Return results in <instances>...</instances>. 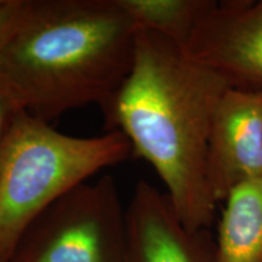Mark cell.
<instances>
[{
  "label": "cell",
  "instance_id": "6da1fadb",
  "mask_svg": "<svg viewBox=\"0 0 262 262\" xmlns=\"http://www.w3.org/2000/svg\"><path fill=\"white\" fill-rule=\"evenodd\" d=\"M231 88L224 75L193 60L175 41L137 31L130 73L101 107L106 133L123 134L133 157L153 166L191 231L210 229L215 220L206 153L215 111Z\"/></svg>",
  "mask_w": 262,
  "mask_h": 262
},
{
  "label": "cell",
  "instance_id": "8992f818",
  "mask_svg": "<svg viewBox=\"0 0 262 262\" xmlns=\"http://www.w3.org/2000/svg\"><path fill=\"white\" fill-rule=\"evenodd\" d=\"M262 176V90L231 88L215 111L206 153V182L216 204Z\"/></svg>",
  "mask_w": 262,
  "mask_h": 262
},
{
  "label": "cell",
  "instance_id": "ba28073f",
  "mask_svg": "<svg viewBox=\"0 0 262 262\" xmlns=\"http://www.w3.org/2000/svg\"><path fill=\"white\" fill-rule=\"evenodd\" d=\"M215 242L217 262H262V176L229 193Z\"/></svg>",
  "mask_w": 262,
  "mask_h": 262
},
{
  "label": "cell",
  "instance_id": "52a82bcc",
  "mask_svg": "<svg viewBox=\"0 0 262 262\" xmlns=\"http://www.w3.org/2000/svg\"><path fill=\"white\" fill-rule=\"evenodd\" d=\"M123 262H217L210 229L182 224L166 193L140 181L126 206Z\"/></svg>",
  "mask_w": 262,
  "mask_h": 262
},
{
  "label": "cell",
  "instance_id": "30bf717a",
  "mask_svg": "<svg viewBox=\"0 0 262 262\" xmlns=\"http://www.w3.org/2000/svg\"><path fill=\"white\" fill-rule=\"evenodd\" d=\"M27 5L28 0H0V48L22 21Z\"/></svg>",
  "mask_w": 262,
  "mask_h": 262
},
{
  "label": "cell",
  "instance_id": "277c9868",
  "mask_svg": "<svg viewBox=\"0 0 262 262\" xmlns=\"http://www.w3.org/2000/svg\"><path fill=\"white\" fill-rule=\"evenodd\" d=\"M126 208L111 175L84 182L32 222L9 262H123Z\"/></svg>",
  "mask_w": 262,
  "mask_h": 262
},
{
  "label": "cell",
  "instance_id": "9c48e42d",
  "mask_svg": "<svg viewBox=\"0 0 262 262\" xmlns=\"http://www.w3.org/2000/svg\"><path fill=\"white\" fill-rule=\"evenodd\" d=\"M139 31L162 34L185 48L214 0H117Z\"/></svg>",
  "mask_w": 262,
  "mask_h": 262
},
{
  "label": "cell",
  "instance_id": "8fae6325",
  "mask_svg": "<svg viewBox=\"0 0 262 262\" xmlns=\"http://www.w3.org/2000/svg\"><path fill=\"white\" fill-rule=\"evenodd\" d=\"M21 111L24 110L18 106L11 94L6 90L4 85L0 84V146L4 142L5 137L8 136L12 124Z\"/></svg>",
  "mask_w": 262,
  "mask_h": 262
},
{
  "label": "cell",
  "instance_id": "5b68a950",
  "mask_svg": "<svg viewBox=\"0 0 262 262\" xmlns=\"http://www.w3.org/2000/svg\"><path fill=\"white\" fill-rule=\"evenodd\" d=\"M183 49L233 88L262 90V0H214Z\"/></svg>",
  "mask_w": 262,
  "mask_h": 262
},
{
  "label": "cell",
  "instance_id": "7a4b0ae2",
  "mask_svg": "<svg viewBox=\"0 0 262 262\" xmlns=\"http://www.w3.org/2000/svg\"><path fill=\"white\" fill-rule=\"evenodd\" d=\"M137 27L117 0H28L0 48V84L42 122L104 103L129 75Z\"/></svg>",
  "mask_w": 262,
  "mask_h": 262
},
{
  "label": "cell",
  "instance_id": "3957f363",
  "mask_svg": "<svg viewBox=\"0 0 262 262\" xmlns=\"http://www.w3.org/2000/svg\"><path fill=\"white\" fill-rule=\"evenodd\" d=\"M133 157L118 131L77 137L21 111L0 146V262H9L32 222L101 170Z\"/></svg>",
  "mask_w": 262,
  "mask_h": 262
}]
</instances>
